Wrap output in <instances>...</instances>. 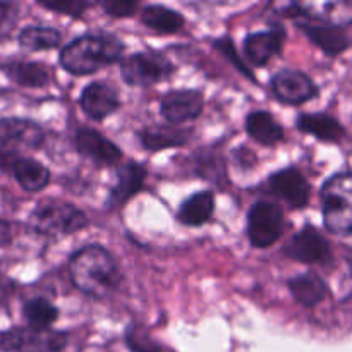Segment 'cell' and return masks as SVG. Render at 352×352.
Segmentation results:
<instances>
[{"instance_id":"obj_10","label":"cell","mask_w":352,"mask_h":352,"mask_svg":"<svg viewBox=\"0 0 352 352\" xmlns=\"http://www.w3.org/2000/svg\"><path fill=\"white\" fill-rule=\"evenodd\" d=\"M284 254L305 265L327 263L332 258V246L329 239H325L318 232L316 227L305 226L298 234L292 236V239L285 246Z\"/></svg>"},{"instance_id":"obj_9","label":"cell","mask_w":352,"mask_h":352,"mask_svg":"<svg viewBox=\"0 0 352 352\" xmlns=\"http://www.w3.org/2000/svg\"><path fill=\"white\" fill-rule=\"evenodd\" d=\"M270 86L274 95L287 105H302L318 95L315 81L298 69H280L272 76Z\"/></svg>"},{"instance_id":"obj_23","label":"cell","mask_w":352,"mask_h":352,"mask_svg":"<svg viewBox=\"0 0 352 352\" xmlns=\"http://www.w3.org/2000/svg\"><path fill=\"white\" fill-rule=\"evenodd\" d=\"M246 133L263 146H275L284 140V129L267 110H253L248 113Z\"/></svg>"},{"instance_id":"obj_15","label":"cell","mask_w":352,"mask_h":352,"mask_svg":"<svg viewBox=\"0 0 352 352\" xmlns=\"http://www.w3.org/2000/svg\"><path fill=\"white\" fill-rule=\"evenodd\" d=\"M79 105L88 119L103 120L116 113L120 107L117 89L105 81L89 82L79 96Z\"/></svg>"},{"instance_id":"obj_12","label":"cell","mask_w":352,"mask_h":352,"mask_svg":"<svg viewBox=\"0 0 352 352\" xmlns=\"http://www.w3.org/2000/svg\"><path fill=\"white\" fill-rule=\"evenodd\" d=\"M267 186L272 195L284 199L291 208H305L308 205L311 186L298 167H287L275 172L268 177Z\"/></svg>"},{"instance_id":"obj_24","label":"cell","mask_w":352,"mask_h":352,"mask_svg":"<svg viewBox=\"0 0 352 352\" xmlns=\"http://www.w3.org/2000/svg\"><path fill=\"white\" fill-rule=\"evenodd\" d=\"M141 23L151 31H157L162 34L177 33L184 26V17L181 12L174 9H168L158 3H150L141 9Z\"/></svg>"},{"instance_id":"obj_17","label":"cell","mask_w":352,"mask_h":352,"mask_svg":"<svg viewBox=\"0 0 352 352\" xmlns=\"http://www.w3.org/2000/svg\"><path fill=\"white\" fill-rule=\"evenodd\" d=\"M146 168L138 162H129L117 170V182L107 198L109 208H120L143 189Z\"/></svg>"},{"instance_id":"obj_14","label":"cell","mask_w":352,"mask_h":352,"mask_svg":"<svg viewBox=\"0 0 352 352\" xmlns=\"http://www.w3.org/2000/svg\"><path fill=\"white\" fill-rule=\"evenodd\" d=\"M298 28L306 34L313 45L325 52L330 57H337L346 52L351 45L349 33L344 26L333 23H316V21H301Z\"/></svg>"},{"instance_id":"obj_7","label":"cell","mask_w":352,"mask_h":352,"mask_svg":"<svg viewBox=\"0 0 352 352\" xmlns=\"http://www.w3.org/2000/svg\"><path fill=\"white\" fill-rule=\"evenodd\" d=\"M67 337L57 330H36L16 327L0 333V351L3 352H60Z\"/></svg>"},{"instance_id":"obj_8","label":"cell","mask_w":352,"mask_h":352,"mask_svg":"<svg viewBox=\"0 0 352 352\" xmlns=\"http://www.w3.org/2000/svg\"><path fill=\"white\" fill-rule=\"evenodd\" d=\"M45 143V131L38 122L19 117L0 119V148L17 153L21 150H38Z\"/></svg>"},{"instance_id":"obj_29","label":"cell","mask_w":352,"mask_h":352,"mask_svg":"<svg viewBox=\"0 0 352 352\" xmlns=\"http://www.w3.org/2000/svg\"><path fill=\"white\" fill-rule=\"evenodd\" d=\"M126 342L131 352H162L160 347L148 337V333L138 329L136 325L127 327Z\"/></svg>"},{"instance_id":"obj_4","label":"cell","mask_w":352,"mask_h":352,"mask_svg":"<svg viewBox=\"0 0 352 352\" xmlns=\"http://www.w3.org/2000/svg\"><path fill=\"white\" fill-rule=\"evenodd\" d=\"M30 227L45 237L71 236L88 227V217L71 203L41 201L30 213Z\"/></svg>"},{"instance_id":"obj_22","label":"cell","mask_w":352,"mask_h":352,"mask_svg":"<svg viewBox=\"0 0 352 352\" xmlns=\"http://www.w3.org/2000/svg\"><path fill=\"white\" fill-rule=\"evenodd\" d=\"M191 131L179 126H150L140 133V141L144 150L162 151L167 148L184 146L189 141Z\"/></svg>"},{"instance_id":"obj_18","label":"cell","mask_w":352,"mask_h":352,"mask_svg":"<svg viewBox=\"0 0 352 352\" xmlns=\"http://www.w3.org/2000/svg\"><path fill=\"white\" fill-rule=\"evenodd\" d=\"M296 127L301 133L311 134L316 140L325 143H340L346 138V127L336 117L325 112L301 113L296 119Z\"/></svg>"},{"instance_id":"obj_2","label":"cell","mask_w":352,"mask_h":352,"mask_svg":"<svg viewBox=\"0 0 352 352\" xmlns=\"http://www.w3.org/2000/svg\"><path fill=\"white\" fill-rule=\"evenodd\" d=\"M124 45L109 33H88L74 38L58 55L62 67L72 76H88L122 58Z\"/></svg>"},{"instance_id":"obj_5","label":"cell","mask_w":352,"mask_h":352,"mask_svg":"<svg viewBox=\"0 0 352 352\" xmlns=\"http://www.w3.org/2000/svg\"><path fill=\"white\" fill-rule=\"evenodd\" d=\"M285 229V217L275 203H254L248 212V239L256 250L272 248L282 237Z\"/></svg>"},{"instance_id":"obj_21","label":"cell","mask_w":352,"mask_h":352,"mask_svg":"<svg viewBox=\"0 0 352 352\" xmlns=\"http://www.w3.org/2000/svg\"><path fill=\"white\" fill-rule=\"evenodd\" d=\"M9 172L26 192L41 191L50 182V170L43 164L34 158L21 157V155L12 162Z\"/></svg>"},{"instance_id":"obj_16","label":"cell","mask_w":352,"mask_h":352,"mask_svg":"<svg viewBox=\"0 0 352 352\" xmlns=\"http://www.w3.org/2000/svg\"><path fill=\"white\" fill-rule=\"evenodd\" d=\"M285 36L287 34L282 26L248 34L244 38V55L254 67H263L275 55L280 54L285 43Z\"/></svg>"},{"instance_id":"obj_26","label":"cell","mask_w":352,"mask_h":352,"mask_svg":"<svg viewBox=\"0 0 352 352\" xmlns=\"http://www.w3.org/2000/svg\"><path fill=\"white\" fill-rule=\"evenodd\" d=\"M23 315L31 329L48 330L58 320V309L50 299L33 298L24 302Z\"/></svg>"},{"instance_id":"obj_20","label":"cell","mask_w":352,"mask_h":352,"mask_svg":"<svg viewBox=\"0 0 352 352\" xmlns=\"http://www.w3.org/2000/svg\"><path fill=\"white\" fill-rule=\"evenodd\" d=\"M287 285L294 301L305 308L318 306L329 296V285L315 272L296 275L294 278L287 282Z\"/></svg>"},{"instance_id":"obj_3","label":"cell","mask_w":352,"mask_h":352,"mask_svg":"<svg viewBox=\"0 0 352 352\" xmlns=\"http://www.w3.org/2000/svg\"><path fill=\"white\" fill-rule=\"evenodd\" d=\"M323 223L332 234L349 236L352 232V175L339 172L327 179L320 191Z\"/></svg>"},{"instance_id":"obj_30","label":"cell","mask_w":352,"mask_h":352,"mask_svg":"<svg viewBox=\"0 0 352 352\" xmlns=\"http://www.w3.org/2000/svg\"><path fill=\"white\" fill-rule=\"evenodd\" d=\"M100 6L110 17H129L136 12L140 3L136 0H103Z\"/></svg>"},{"instance_id":"obj_1","label":"cell","mask_w":352,"mask_h":352,"mask_svg":"<svg viewBox=\"0 0 352 352\" xmlns=\"http://www.w3.org/2000/svg\"><path fill=\"white\" fill-rule=\"evenodd\" d=\"M69 278L79 292L89 298L103 299L119 287L120 270L107 248L89 244L71 256Z\"/></svg>"},{"instance_id":"obj_27","label":"cell","mask_w":352,"mask_h":352,"mask_svg":"<svg viewBox=\"0 0 352 352\" xmlns=\"http://www.w3.org/2000/svg\"><path fill=\"white\" fill-rule=\"evenodd\" d=\"M60 31L52 26H26L19 33V45L31 52L52 50L60 45Z\"/></svg>"},{"instance_id":"obj_19","label":"cell","mask_w":352,"mask_h":352,"mask_svg":"<svg viewBox=\"0 0 352 352\" xmlns=\"http://www.w3.org/2000/svg\"><path fill=\"white\" fill-rule=\"evenodd\" d=\"M213 212L215 195L212 191H198L182 201L177 210V220L186 227H201L212 220Z\"/></svg>"},{"instance_id":"obj_34","label":"cell","mask_w":352,"mask_h":352,"mask_svg":"<svg viewBox=\"0 0 352 352\" xmlns=\"http://www.w3.org/2000/svg\"><path fill=\"white\" fill-rule=\"evenodd\" d=\"M10 282L9 280H6V278L3 277H0V299L3 298V296L7 294V292L10 291Z\"/></svg>"},{"instance_id":"obj_31","label":"cell","mask_w":352,"mask_h":352,"mask_svg":"<svg viewBox=\"0 0 352 352\" xmlns=\"http://www.w3.org/2000/svg\"><path fill=\"white\" fill-rule=\"evenodd\" d=\"M215 47L219 48V50L222 52V54L226 55L227 58H230V60H232L234 64H236V67L239 69L241 72H244V74H246L248 78H250V79H253V81H254L253 74H251V72L248 71V69H246V65H244L243 62H241L239 58H237V54H236V47H234V43H232V40H230V38H222V40H217Z\"/></svg>"},{"instance_id":"obj_6","label":"cell","mask_w":352,"mask_h":352,"mask_svg":"<svg viewBox=\"0 0 352 352\" xmlns=\"http://www.w3.org/2000/svg\"><path fill=\"white\" fill-rule=\"evenodd\" d=\"M120 76L129 86H153L174 71L170 60L158 52H136L119 60Z\"/></svg>"},{"instance_id":"obj_11","label":"cell","mask_w":352,"mask_h":352,"mask_svg":"<svg viewBox=\"0 0 352 352\" xmlns=\"http://www.w3.org/2000/svg\"><path fill=\"white\" fill-rule=\"evenodd\" d=\"M205 98L199 89H174L162 96L160 112L170 126L189 122L201 116Z\"/></svg>"},{"instance_id":"obj_32","label":"cell","mask_w":352,"mask_h":352,"mask_svg":"<svg viewBox=\"0 0 352 352\" xmlns=\"http://www.w3.org/2000/svg\"><path fill=\"white\" fill-rule=\"evenodd\" d=\"M16 3L0 2V30L7 24H12L16 21Z\"/></svg>"},{"instance_id":"obj_28","label":"cell","mask_w":352,"mask_h":352,"mask_svg":"<svg viewBox=\"0 0 352 352\" xmlns=\"http://www.w3.org/2000/svg\"><path fill=\"white\" fill-rule=\"evenodd\" d=\"M38 6L43 7V9L54 10V12L65 14V16L81 17L85 10L91 7V2H86V0H54V2L52 0L50 2L38 0Z\"/></svg>"},{"instance_id":"obj_25","label":"cell","mask_w":352,"mask_h":352,"mask_svg":"<svg viewBox=\"0 0 352 352\" xmlns=\"http://www.w3.org/2000/svg\"><path fill=\"white\" fill-rule=\"evenodd\" d=\"M7 76L24 88H43L50 82V71L40 62H14L6 67Z\"/></svg>"},{"instance_id":"obj_13","label":"cell","mask_w":352,"mask_h":352,"mask_svg":"<svg viewBox=\"0 0 352 352\" xmlns=\"http://www.w3.org/2000/svg\"><path fill=\"white\" fill-rule=\"evenodd\" d=\"M74 146L79 155L102 167L116 165L122 158L120 148L93 127H79L76 131Z\"/></svg>"},{"instance_id":"obj_33","label":"cell","mask_w":352,"mask_h":352,"mask_svg":"<svg viewBox=\"0 0 352 352\" xmlns=\"http://www.w3.org/2000/svg\"><path fill=\"white\" fill-rule=\"evenodd\" d=\"M12 243V230L10 223L6 220H0V248H6Z\"/></svg>"}]
</instances>
